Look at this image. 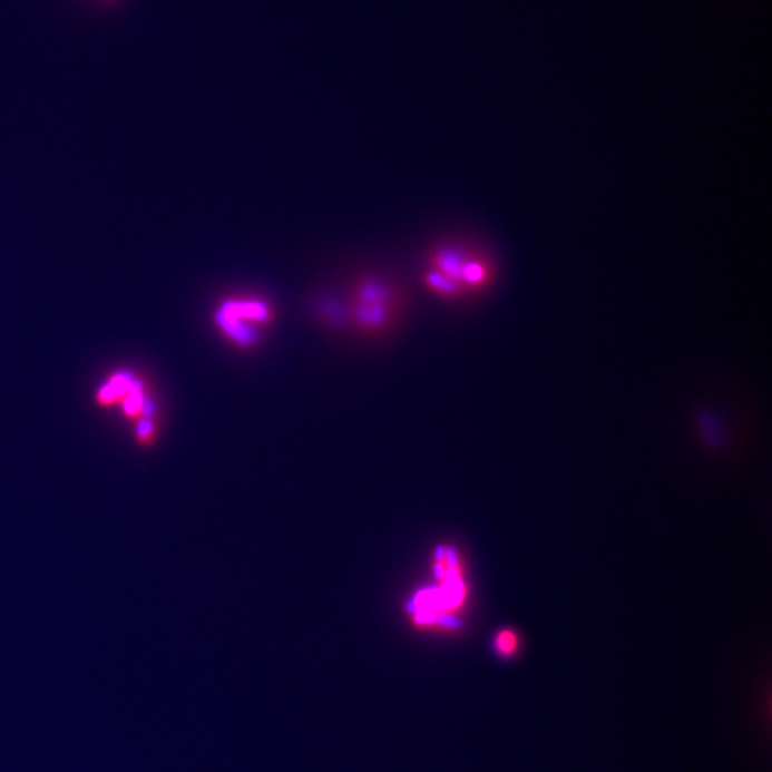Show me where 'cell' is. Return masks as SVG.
Wrapping results in <instances>:
<instances>
[{
  "label": "cell",
  "instance_id": "obj_1",
  "mask_svg": "<svg viewBox=\"0 0 772 772\" xmlns=\"http://www.w3.org/2000/svg\"><path fill=\"white\" fill-rule=\"evenodd\" d=\"M401 306V292L393 282L363 276L351 286L348 320L363 335H382L395 325Z\"/></svg>",
  "mask_w": 772,
  "mask_h": 772
},
{
  "label": "cell",
  "instance_id": "obj_2",
  "mask_svg": "<svg viewBox=\"0 0 772 772\" xmlns=\"http://www.w3.org/2000/svg\"><path fill=\"white\" fill-rule=\"evenodd\" d=\"M275 306L260 295L226 296L216 305L212 321L219 334L240 350L260 345L262 332L274 324Z\"/></svg>",
  "mask_w": 772,
  "mask_h": 772
},
{
  "label": "cell",
  "instance_id": "obj_4",
  "mask_svg": "<svg viewBox=\"0 0 772 772\" xmlns=\"http://www.w3.org/2000/svg\"><path fill=\"white\" fill-rule=\"evenodd\" d=\"M423 285L427 286L429 292L433 295L441 297L446 301H461L463 297L468 296L466 291L461 286L456 284L452 280H449L446 275L439 274V272L427 267L422 274Z\"/></svg>",
  "mask_w": 772,
  "mask_h": 772
},
{
  "label": "cell",
  "instance_id": "obj_5",
  "mask_svg": "<svg viewBox=\"0 0 772 772\" xmlns=\"http://www.w3.org/2000/svg\"><path fill=\"white\" fill-rule=\"evenodd\" d=\"M497 648L499 653L504 655L512 653V649L515 648L514 635L509 633H502L501 635H499L497 639Z\"/></svg>",
  "mask_w": 772,
  "mask_h": 772
},
{
  "label": "cell",
  "instance_id": "obj_3",
  "mask_svg": "<svg viewBox=\"0 0 772 772\" xmlns=\"http://www.w3.org/2000/svg\"><path fill=\"white\" fill-rule=\"evenodd\" d=\"M96 403L100 408H119L126 420L136 423L156 420V402L143 378L133 371L110 373L96 390Z\"/></svg>",
  "mask_w": 772,
  "mask_h": 772
}]
</instances>
